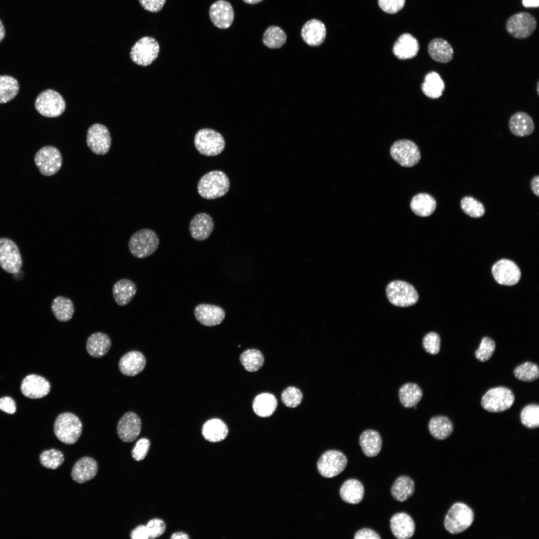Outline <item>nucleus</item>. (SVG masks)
<instances>
[{
	"label": "nucleus",
	"mask_w": 539,
	"mask_h": 539,
	"mask_svg": "<svg viewBox=\"0 0 539 539\" xmlns=\"http://www.w3.org/2000/svg\"><path fill=\"white\" fill-rule=\"evenodd\" d=\"M230 187V183L227 175L221 171L215 170L201 178L198 183L197 190L202 198L212 200L224 196L229 191Z\"/></svg>",
	"instance_id": "obj_1"
},
{
	"label": "nucleus",
	"mask_w": 539,
	"mask_h": 539,
	"mask_svg": "<svg viewBox=\"0 0 539 539\" xmlns=\"http://www.w3.org/2000/svg\"><path fill=\"white\" fill-rule=\"evenodd\" d=\"M53 430L59 441L65 444L72 445L80 437L82 424L76 415L70 412H64L56 418Z\"/></svg>",
	"instance_id": "obj_2"
},
{
	"label": "nucleus",
	"mask_w": 539,
	"mask_h": 539,
	"mask_svg": "<svg viewBox=\"0 0 539 539\" xmlns=\"http://www.w3.org/2000/svg\"><path fill=\"white\" fill-rule=\"evenodd\" d=\"M474 519L472 509L462 503L452 505L446 514L444 525L446 530L452 534L461 533L468 529Z\"/></svg>",
	"instance_id": "obj_3"
},
{
	"label": "nucleus",
	"mask_w": 539,
	"mask_h": 539,
	"mask_svg": "<svg viewBox=\"0 0 539 539\" xmlns=\"http://www.w3.org/2000/svg\"><path fill=\"white\" fill-rule=\"evenodd\" d=\"M159 244V239L153 230L143 229L134 233L130 237L128 248L135 257L143 259L153 254Z\"/></svg>",
	"instance_id": "obj_4"
},
{
	"label": "nucleus",
	"mask_w": 539,
	"mask_h": 539,
	"mask_svg": "<svg viewBox=\"0 0 539 539\" xmlns=\"http://www.w3.org/2000/svg\"><path fill=\"white\" fill-rule=\"evenodd\" d=\"M197 150L202 155L214 156L221 154L225 149V141L218 132L209 128L199 130L194 138Z\"/></svg>",
	"instance_id": "obj_5"
},
{
	"label": "nucleus",
	"mask_w": 539,
	"mask_h": 539,
	"mask_svg": "<svg viewBox=\"0 0 539 539\" xmlns=\"http://www.w3.org/2000/svg\"><path fill=\"white\" fill-rule=\"evenodd\" d=\"M514 401L515 396L511 389L498 386L487 391L482 398L481 405L488 412L498 413L510 408Z\"/></svg>",
	"instance_id": "obj_6"
},
{
	"label": "nucleus",
	"mask_w": 539,
	"mask_h": 539,
	"mask_svg": "<svg viewBox=\"0 0 539 539\" xmlns=\"http://www.w3.org/2000/svg\"><path fill=\"white\" fill-rule=\"evenodd\" d=\"M537 21L528 12L521 11L511 15L507 20L505 27L513 37L524 39L530 37L536 29Z\"/></svg>",
	"instance_id": "obj_7"
},
{
	"label": "nucleus",
	"mask_w": 539,
	"mask_h": 539,
	"mask_svg": "<svg viewBox=\"0 0 539 539\" xmlns=\"http://www.w3.org/2000/svg\"><path fill=\"white\" fill-rule=\"evenodd\" d=\"M386 295L393 305L407 307L415 304L418 300V294L410 283L401 280L390 282L386 287Z\"/></svg>",
	"instance_id": "obj_8"
},
{
	"label": "nucleus",
	"mask_w": 539,
	"mask_h": 539,
	"mask_svg": "<svg viewBox=\"0 0 539 539\" xmlns=\"http://www.w3.org/2000/svg\"><path fill=\"white\" fill-rule=\"evenodd\" d=\"M34 105L39 113L47 117H58L65 109L63 98L58 92L50 89L43 91L37 96Z\"/></svg>",
	"instance_id": "obj_9"
},
{
	"label": "nucleus",
	"mask_w": 539,
	"mask_h": 539,
	"mask_svg": "<svg viewBox=\"0 0 539 539\" xmlns=\"http://www.w3.org/2000/svg\"><path fill=\"white\" fill-rule=\"evenodd\" d=\"M159 50V43L154 38L144 36L139 39L132 47L130 58L135 63L146 66L157 58Z\"/></svg>",
	"instance_id": "obj_10"
},
{
	"label": "nucleus",
	"mask_w": 539,
	"mask_h": 539,
	"mask_svg": "<svg viewBox=\"0 0 539 539\" xmlns=\"http://www.w3.org/2000/svg\"><path fill=\"white\" fill-rule=\"evenodd\" d=\"M34 161L40 173L45 176H52L58 172L62 163L59 150L52 146L40 148L35 154Z\"/></svg>",
	"instance_id": "obj_11"
},
{
	"label": "nucleus",
	"mask_w": 539,
	"mask_h": 539,
	"mask_svg": "<svg viewBox=\"0 0 539 539\" xmlns=\"http://www.w3.org/2000/svg\"><path fill=\"white\" fill-rule=\"evenodd\" d=\"M390 152L394 160L405 167L416 165L421 157L418 146L413 141L407 139L395 142L391 146Z\"/></svg>",
	"instance_id": "obj_12"
},
{
	"label": "nucleus",
	"mask_w": 539,
	"mask_h": 539,
	"mask_svg": "<svg viewBox=\"0 0 539 539\" xmlns=\"http://www.w3.org/2000/svg\"><path fill=\"white\" fill-rule=\"evenodd\" d=\"M347 459L341 452L328 450L319 458L317 468L319 474L325 478H332L341 473L346 467Z\"/></svg>",
	"instance_id": "obj_13"
},
{
	"label": "nucleus",
	"mask_w": 539,
	"mask_h": 539,
	"mask_svg": "<svg viewBox=\"0 0 539 539\" xmlns=\"http://www.w3.org/2000/svg\"><path fill=\"white\" fill-rule=\"evenodd\" d=\"M22 261L19 250L11 240L0 238V267L6 272L15 273L21 269Z\"/></svg>",
	"instance_id": "obj_14"
},
{
	"label": "nucleus",
	"mask_w": 539,
	"mask_h": 539,
	"mask_svg": "<svg viewBox=\"0 0 539 539\" xmlns=\"http://www.w3.org/2000/svg\"><path fill=\"white\" fill-rule=\"evenodd\" d=\"M87 145L94 153L104 155L109 151L111 138L109 130L104 125L96 123L87 130Z\"/></svg>",
	"instance_id": "obj_15"
},
{
	"label": "nucleus",
	"mask_w": 539,
	"mask_h": 539,
	"mask_svg": "<svg viewBox=\"0 0 539 539\" xmlns=\"http://www.w3.org/2000/svg\"><path fill=\"white\" fill-rule=\"evenodd\" d=\"M492 272L497 282L508 286L518 283L521 275L518 266L507 259H502L496 263L492 267Z\"/></svg>",
	"instance_id": "obj_16"
},
{
	"label": "nucleus",
	"mask_w": 539,
	"mask_h": 539,
	"mask_svg": "<svg viewBox=\"0 0 539 539\" xmlns=\"http://www.w3.org/2000/svg\"><path fill=\"white\" fill-rule=\"evenodd\" d=\"M141 429L140 417L133 412L126 413L119 420L117 433L123 442L129 443L134 441L139 435Z\"/></svg>",
	"instance_id": "obj_17"
},
{
	"label": "nucleus",
	"mask_w": 539,
	"mask_h": 539,
	"mask_svg": "<svg viewBox=\"0 0 539 539\" xmlns=\"http://www.w3.org/2000/svg\"><path fill=\"white\" fill-rule=\"evenodd\" d=\"M20 389L25 397L38 399L47 395L50 390V384L44 377L35 374L26 376L22 381Z\"/></svg>",
	"instance_id": "obj_18"
},
{
	"label": "nucleus",
	"mask_w": 539,
	"mask_h": 539,
	"mask_svg": "<svg viewBox=\"0 0 539 539\" xmlns=\"http://www.w3.org/2000/svg\"><path fill=\"white\" fill-rule=\"evenodd\" d=\"M209 15L215 26L221 29H226L229 27L233 22L234 11L228 1L219 0L211 5Z\"/></svg>",
	"instance_id": "obj_19"
},
{
	"label": "nucleus",
	"mask_w": 539,
	"mask_h": 539,
	"mask_svg": "<svg viewBox=\"0 0 539 539\" xmlns=\"http://www.w3.org/2000/svg\"><path fill=\"white\" fill-rule=\"evenodd\" d=\"M194 315L201 324L214 326L220 324L225 317V310L220 306L207 303H202L196 306Z\"/></svg>",
	"instance_id": "obj_20"
},
{
	"label": "nucleus",
	"mask_w": 539,
	"mask_h": 539,
	"mask_svg": "<svg viewBox=\"0 0 539 539\" xmlns=\"http://www.w3.org/2000/svg\"><path fill=\"white\" fill-rule=\"evenodd\" d=\"M326 35L325 25L321 21L317 19L307 21L301 30L302 39L311 46H318L322 44Z\"/></svg>",
	"instance_id": "obj_21"
},
{
	"label": "nucleus",
	"mask_w": 539,
	"mask_h": 539,
	"mask_svg": "<svg viewBox=\"0 0 539 539\" xmlns=\"http://www.w3.org/2000/svg\"><path fill=\"white\" fill-rule=\"evenodd\" d=\"M214 228V222L208 214L201 213L195 215L189 225L191 237L197 241L207 240L211 235Z\"/></svg>",
	"instance_id": "obj_22"
},
{
	"label": "nucleus",
	"mask_w": 539,
	"mask_h": 539,
	"mask_svg": "<svg viewBox=\"0 0 539 539\" xmlns=\"http://www.w3.org/2000/svg\"><path fill=\"white\" fill-rule=\"evenodd\" d=\"M390 526L394 536L398 539H408L414 534L415 523L412 518L403 512L394 515L390 521Z\"/></svg>",
	"instance_id": "obj_23"
},
{
	"label": "nucleus",
	"mask_w": 539,
	"mask_h": 539,
	"mask_svg": "<svg viewBox=\"0 0 539 539\" xmlns=\"http://www.w3.org/2000/svg\"><path fill=\"white\" fill-rule=\"evenodd\" d=\"M146 364V358L141 352L138 351H130L120 358L119 368L123 375L134 376L143 371Z\"/></svg>",
	"instance_id": "obj_24"
},
{
	"label": "nucleus",
	"mask_w": 539,
	"mask_h": 539,
	"mask_svg": "<svg viewBox=\"0 0 539 539\" xmlns=\"http://www.w3.org/2000/svg\"><path fill=\"white\" fill-rule=\"evenodd\" d=\"M419 47V43L415 37L409 33H404L399 36L394 44L392 51L398 59L405 60L416 56Z\"/></svg>",
	"instance_id": "obj_25"
},
{
	"label": "nucleus",
	"mask_w": 539,
	"mask_h": 539,
	"mask_svg": "<svg viewBox=\"0 0 539 539\" xmlns=\"http://www.w3.org/2000/svg\"><path fill=\"white\" fill-rule=\"evenodd\" d=\"M98 467V464L94 459L90 457H83L74 465L71 471V477L78 483L87 482L95 477Z\"/></svg>",
	"instance_id": "obj_26"
},
{
	"label": "nucleus",
	"mask_w": 539,
	"mask_h": 539,
	"mask_svg": "<svg viewBox=\"0 0 539 539\" xmlns=\"http://www.w3.org/2000/svg\"><path fill=\"white\" fill-rule=\"evenodd\" d=\"M509 127L511 132L517 137H525L531 135L535 130V124L532 117L527 113L519 111L510 118Z\"/></svg>",
	"instance_id": "obj_27"
},
{
	"label": "nucleus",
	"mask_w": 539,
	"mask_h": 539,
	"mask_svg": "<svg viewBox=\"0 0 539 539\" xmlns=\"http://www.w3.org/2000/svg\"><path fill=\"white\" fill-rule=\"evenodd\" d=\"M428 52L433 60L442 63L450 62L454 55L451 44L442 38H435L431 40L428 46Z\"/></svg>",
	"instance_id": "obj_28"
},
{
	"label": "nucleus",
	"mask_w": 539,
	"mask_h": 539,
	"mask_svg": "<svg viewBox=\"0 0 539 539\" xmlns=\"http://www.w3.org/2000/svg\"><path fill=\"white\" fill-rule=\"evenodd\" d=\"M137 291L136 285L132 280L123 278L116 281L113 285L112 292L116 303L119 306H125L133 299Z\"/></svg>",
	"instance_id": "obj_29"
},
{
	"label": "nucleus",
	"mask_w": 539,
	"mask_h": 539,
	"mask_svg": "<svg viewBox=\"0 0 539 539\" xmlns=\"http://www.w3.org/2000/svg\"><path fill=\"white\" fill-rule=\"evenodd\" d=\"M111 341L109 336L101 332L92 334L88 338L86 347L88 353L92 357L100 358L109 350Z\"/></svg>",
	"instance_id": "obj_30"
},
{
	"label": "nucleus",
	"mask_w": 539,
	"mask_h": 539,
	"mask_svg": "<svg viewBox=\"0 0 539 539\" xmlns=\"http://www.w3.org/2000/svg\"><path fill=\"white\" fill-rule=\"evenodd\" d=\"M359 442L363 453L368 457L376 456L382 448V438L380 434L374 430L363 431L359 437Z\"/></svg>",
	"instance_id": "obj_31"
},
{
	"label": "nucleus",
	"mask_w": 539,
	"mask_h": 539,
	"mask_svg": "<svg viewBox=\"0 0 539 539\" xmlns=\"http://www.w3.org/2000/svg\"><path fill=\"white\" fill-rule=\"evenodd\" d=\"M202 432L206 440L215 443L224 440L228 434L229 430L224 421L220 419L213 418L204 424Z\"/></svg>",
	"instance_id": "obj_32"
},
{
	"label": "nucleus",
	"mask_w": 539,
	"mask_h": 539,
	"mask_svg": "<svg viewBox=\"0 0 539 539\" xmlns=\"http://www.w3.org/2000/svg\"><path fill=\"white\" fill-rule=\"evenodd\" d=\"M339 494L342 500L346 503L357 504L363 499L364 488L358 480L349 479L342 485Z\"/></svg>",
	"instance_id": "obj_33"
},
{
	"label": "nucleus",
	"mask_w": 539,
	"mask_h": 539,
	"mask_svg": "<svg viewBox=\"0 0 539 539\" xmlns=\"http://www.w3.org/2000/svg\"><path fill=\"white\" fill-rule=\"evenodd\" d=\"M277 405L276 397L273 394L267 392L258 394L253 402L254 412L258 416L264 418L272 415L275 411Z\"/></svg>",
	"instance_id": "obj_34"
},
{
	"label": "nucleus",
	"mask_w": 539,
	"mask_h": 539,
	"mask_svg": "<svg viewBox=\"0 0 539 539\" xmlns=\"http://www.w3.org/2000/svg\"><path fill=\"white\" fill-rule=\"evenodd\" d=\"M421 87L426 96L431 99H437L443 94L445 83L440 75L432 71L426 74Z\"/></svg>",
	"instance_id": "obj_35"
},
{
	"label": "nucleus",
	"mask_w": 539,
	"mask_h": 539,
	"mask_svg": "<svg viewBox=\"0 0 539 539\" xmlns=\"http://www.w3.org/2000/svg\"><path fill=\"white\" fill-rule=\"evenodd\" d=\"M410 207L417 216L428 217L436 210V202L432 196L426 193H419L412 198Z\"/></svg>",
	"instance_id": "obj_36"
},
{
	"label": "nucleus",
	"mask_w": 539,
	"mask_h": 539,
	"mask_svg": "<svg viewBox=\"0 0 539 539\" xmlns=\"http://www.w3.org/2000/svg\"><path fill=\"white\" fill-rule=\"evenodd\" d=\"M428 429L430 434L435 439L443 440L449 437L452 433L454 426L452 421L444 416L432 417L428 423Z\"/></svg>",
	"instance_id": "obj_37"
},
{
	"label": "nucleus",
	"mask_w": 539,
	"mask_h": 539,
	"mask_svg": "<svg viewBox=\"0 0 539 539\" xmlns=\"http://www.w3.org/2000/svg\"><path fill=\"white\" fill-rule=\"evenodd\" d=\"M51 309L55 318L62 322L69 321L74 312L72 301L63 296H58L52 301Z\"/></svg>",
	"instance_id": "obj_38"
},
{
	"label": "nucleus",
	"mask_w": 539,
	"mask_h": 539,
	"mask_svg": "<svg viewBox=\"0 0 539 539\" xmlns=\"http://www.w3.org/2000/svg\"><path fill=\"white\" fill-rule=\"evenodd\" d=\"M415 483L407 476H401L394 481L391 489L393 498L396 501L403 502L408 500L414 494Z\"/></svg>",
	"instance_id": "obj_39"
},
{
	"label": "nucleus",
	"mask_w": 539,
	"mask_h": 539,
	"mask_svg": "<svg viewBox=\"0 0 539 539\" xmlns=\"http://www.w3.org/2000/svg\"><path fill=\"white\" fill-rule=\"evenodd\" d=\"M398 395L401 404L405 408H411L421 400L423 392L416 383H407L400 388Z\"/></svg>",
	"instance_id": "obj_40"
},
{
	"label": "nucleus",
	"mask_w": 539,
	"mask_h": 539,
	"mask_svg": "<svg viewBox=\"0 0 539 539\" xmlns=\"http://www.w3.org/2000/svg\"><path fill=\"white\" fill-rule=\"evenodd\" d=\"M286 39L285 32L276 25H271L268 27L262 37L264 44L271 49L280 48L285 43Z\"/></svg>",
	"instance_id": "obj_41"
},
{
	"label": "nucleus",
	"mask_w": 539,
	"mask_h": 539,
	"mask_svg": "<svg viewBox=\"0 0 539 539\" xmlns=\"http://www.w3.org/2000/svg\"><path fill=\"white\" fill-rule=\"evenodd\" d=\"M19 89V83L15 78L9 75H0V104L14 98Z\"/></svg>",
	"instance_id": "obj_42"
},
{
	"label": "nucleus",
	"mask_w": 539,
	"mask_h": 539,
	"mask_svg": "<svg viewBox=\"0 0 539 539\" xmlns=\"http://www.w3.org/2000/svg\"><path fill=\"white\" fill-rule=\"evenodd\" d=\"M240 360L247 371L255 372L259 370L263 365L264 357L260 350L256 349H249L241 354Z\"/></svg>",
	"instance_id": "obj_43"
},
{
	"label": "nucleus",
	"mask_w": 539,
	"mask_h": 539,
	"mask_svg": "<svg viewBox=\"0 0 539 539\" xmlns=\"http://www.w3.org/2000/svg\"><path fill=\"white\" fill-rule=\"evenodd\" d=\"M514 374L520 380L532 382L539 378V369L536 363L526 362L517 366L514 370Z\"/></svg>",
	"instance_id": "obj_44"
},
{
	"label": "nucleus",
	"mask_w": 539,
	"mask_h": 539,
	"mask_svg": "<svg viewBox=\"0 0 539 539\" xmlns=\"http://www.w3.org/2000/svg\"><path fill=\"white\" fill-rule=\"evenodd\" d=\"M64 460L62 453L56 449L43 451L39 455V462L44 467L55 470L59 467Z\"/></svg>",
	"instance_id": "obj_45"
},
{
	"label": "nucleus",
	"mask_w": 539,
	"mask_h": 539,
	"mask_svg": "<svg viewBox=\"0 0 539 539\" xmlns=\"http://www.w3.org/2000/svg\"><path fill=\"white\" fill-rule=\"evenodd\" d=\"M521 421L528 428H537L539 426V406L529 404L522 409L520 414Z\"/></svg>",
	"instance_id": "obj_46"
},
{
	"label": "nucleus",
	"mask_w": 539,
	"mask_h": 539,
	"mask_svg": "<svg viewBox=\"0 0 539 539\" xmlns=\"http://www.w3.org/2000/svg\"><path fill=\"white\" fill-rule=\"evenodd\" d=\"M460 205L463 211L471 217L479 218L485 214L484 205L472 197H464L461 200Z\"/></svg>",
	"instance_id": "obj_47"
},
{
	"label": "nucleus",
	"mask_w": 539,
	"mask_h": 539,
	"mask_svg": "<svg viewBox=\"0 0 539 539\" xmlns=\"http://www.w3.org/2000/svg\"><path fill=\"white\" fill-rule=\"evenodd\" d=\"M303 398L301 391L293 386L288 387L281 393V399L286 406L295 408L300 404Z\"/></svg>",
	"instance_id": "obj_48"
},
{
	"label": "nucleus",
	"mask_w": 539,
	"mask_h": 539,
	"mask_svg": "<svg viewBox=\"0 0 539 539\" xmlns=\"http://www.w3.org/2000/svg\"><path fill=\"white\" fill-rule=\"evenodd\" d=\"M495 349V342L490 337H484L475 352V357L481 362L487 361L492 356Z\"/></svg>",
	"instance_id": "obj_49"
},
{
	"label": "nucleus",
	"mask_w": 539,
	"mask_h": 539,
	"mask_svg": "<svg viewBox=\"0 0 539 539\" xmlns=\"http://www.w3.org/2000/svg\"><path fill=\"white\" fill-rule=\"evenodd\" d=\"M423 347L427 353L436 355L440 349V338L435 332H430L425 335L422 342Z\"/></svg>",
	"instance_id": "obj_50"
},
{
	"label": "nucleus",
	"mask_w": 539,
	"mask_h": 539,
	"mask_svg": "<svg viewBox=\"0 0 539 539\" xmlns=\"http://www.w3.org/2000/svg\"><path fill=\"white\" fill-rule=\"evenodd\" d=\"M150 441L145 438L140 439L131 451L132 458L137 461L143 460L146 456L150 447Z\"/></svg>",
	"instance_id": "obj_51"
},
{
	"label": "nucleus",
	"mask_w": 539,
	"mask_h": 539,
	"mask_svg": "<svg viewBox=\"0 0 539 539\" xmlns=\"http://www.w3.org/2000/svg\"><path fill=\"white\" fill-rule=\"evenodd\" d=\"M146 526L148 531L149 539H156L161 537L166 529L165 522L162 519L158 518L150 520Z\"/></svg>",
	"instance_id": "obj_52"
},
{
	"label": "nucleus",
	"mask_w": 539,
	"mask_h": 539,
	"mask_svg": "<svg viewBox=\"0 0 539 539\" xmlns=\"http://www.w3.org/2000/svg\"><path fill=\"white\" fill-rule=\"evenodd\" d=\"M405 0H378L381 9L385 12L393 14L403 8Z\"/></svg>",
	"instance_id": "obj_53"
},
{
	"label": "nucleus",
	"mask_w": 539,
	"mask_h": 539,
	"mask_svg": "<svg viewBox=\"0 0 539 539\" xmlns=\"http://www.w3.org/2000/svg\"><path fill=\"white\" fill-rule=\"evenodd\" d=\"M144 9L152 12L160 11L166 0H138Z\"/></svg>",
	"instance_id": "obj_54"
},
{
	"label": "nucleus",
	"mask_w": 539,
	"mask_h": 539,
	"mask_svg": "<svg viewBox=\"0 0 539 539\" xmlns=\"http://www.w3.org/2000/svg\"><path fill=\"white\" fill-rule=\"evenodd\" d=\"M0 409L7 413L12 414L16 410L15 403L9 397H2L0 399Z\"/></svg>",
	"instance_id": "obj_55"
},
{
	"label": "nucleus",
	"mask_w": 539,
	"mask_h": 539,
	"mask_svg": "<svg viewBox=\"0 0 539 539\" xmlns=\"http://www.w3.org/2000/svg\"><path fill=\"white\" fill-rule=\"evenodd\" d=\"M354 539H380L381 537L374 531L363 528L358 531L354 536Z\"/></svg>",
	"instance_id": "obj_56"
},
{
	"label": "nucleus",
	"mask_w": 539,
	"mask_h": 539,
	"mask_svg": "<svg viewBox=\"0 0 539 539\" xmlns=\"http://www.w3.org/2000/svg\"><path fill=\"white\" fill-rule=\"evenodd\" d=\"M132 539H148L149 536L146 526L139 525L133 530L130 533Z\"/></svg>",
	"instance_id": "obj_57"
},
{
	"label": "nucleus",
	"mask_w": 539,
	"mask_h": 539,
	"mask_svg": "<svg viewBox=\"0 0 539 539\" xmlns=\"http://www.w3.org/2000/svg\"><path fill=\"white\" fill-rule=\"evenodd\" d=\"M531 186L533 193L537 196H539V176L538 175L532 179Z\"/></svg>",
	"instance_id": "obj_58"
},
{
	"label": "nucleus",
	"mask_w": 539,
	"mask_h": 539,
	"mask_svg": "<svg viewBox=\"0 0 539 539\" xmlns=\"http://www.w3.org/2000/svg\"><path fill=\"white\" fill-rule=\"evenodd\" d=\"M171 539H189V536L184 532H178L173 534L170 537Z\"/></svg>",
	"instance_id": "obj_59"
},
{
	"label": "nucleus",
	"mask_w": 539,
	"mask_h": 539,
	"mask_svg": "<svg viewBox=\"0 0 539 539\" xmlns=\"http://www.w3.org/2000/svg\"><path fill=\"white\" fill-rule=\"evenodd\" d=\"M523 4L526 7H538L539 0H523Z\"/></svg>",
	"instance_id": "obj_60"
},
{
	"label": "nucleus",
	"mask_w": 539,
	"mask_h": 539,
	"mask_svg": "<svg viewBox=\"0 0 539 539\" xmlns=\"http://www.w3.org/2000/svg\"><path fill=\"white\" fill-rule=\"evenodd\" d=\"M5 35L4 26L0 19V42L3 39Z\"/></svg>",
	"instance_id": "obj_61"
},
{
	"label": "nucleus",
	"mask_w": 539,
	"mask_h": 539,
	"mask_svg": "<svg viewBox=\"0 0 539 539\" xmlns=\"http://www.w3.org/2000/svg\"><path fill=\"white\" fill-rule=\"evenodd\" d=\"M242 0L244 2H245V3H247L248 4H256V3H258L260 2H262L264 0Z\"/></svg>",
	"instance_id": "obj_62"
},
{
	"label": "nucleus",
	"mask_w": 539,
	"mask_h": 539,
	"mask_svg": "<svg viewBox=\"0 0 539 539\" xmlns=\"http://www.w3.org/2000/svg\"><path fill=\"white\" fill-rule=\"evenodd\" d=\"M539 82L538 81V83H537V93H538V95H539Z\"/></svg>",
	"instance_id": "obj_63"
}]
</instances>
